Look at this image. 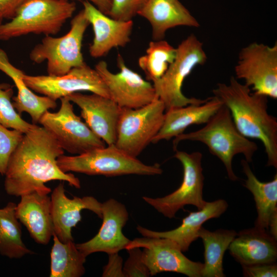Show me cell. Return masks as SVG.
<instances>
[{"label": "cell", "instance_id": "obj_1", "mask_svg": "<svg viewBox=\"0 0 277 277\" xmlns=\"http://www.w3.org/2000/svg\"><path fill=\"white\" fill-rule=\"evenodd\" d=\"M64 150L55 137L43 126L34 124L23 137L11 154L4 175L6 193L16 197L37 192L48 194L50 188L45 183L63 181L79 189V179L62 171L57 158Z\"/></svg>", "mask_w": 277, "mask_h": 277}, {"label": "cell", "instance_id": "obj_2", "mask_svg": "<svg viewBox=\"0 0 277 277\" xmlns=\"http://www.w3.org/2000/svg\"><path fill=\"white\" fill-rule=\"evenodd\" d=\"M214 96L226 106L239 131L260 140L267 157V166L277 168V120L268 111V97L254 92L231 76L228 84L219 83Z\"/></svg>", "mask_w": 277, "mask_h": 277}, {"label": "cell", "instance_id": "obj_3", "mask_svg": "<svg viewBox=\"0 0 277 277\" xmlns=\"http://www.w3.org/2000/svg\"><path fill=\"white\" fill-rule=\"evenodd\" d=\"M186 140L200 142L205 144L210 152L222 162L228 177L232 181L239 180L232 166L234 156L242 154L245 159L250 163L258 149L256 143L239 131L228 108L223 104L204 127L174 137V150H176L180 142Z\"/></svg>", "mask_w": 277, "mask_h": 277}, {"label": "cell", "instance_id": "obj_4", "mask_svg": "<svg viewBox=\"0 0 277 277\" xmlns=\"http://www.w3.org/2000/svg\"><path fill=\"white\" fill-rule=\"evenodd\" d=\"M65 173L74 172L90 175L116 176L127 174L154 175L163 172L160 165H146L130 156L115 144L72 156L62 155L57 159Z\"/></svg>", "mask_w": 277, "mask_h": 277}, {"label": "cell", "instance_id": "obj_5", "mask_svg": "<svg viewBox=\"0 0 277 277\" xmlns=\"http://www.w3.org/2000/svg\"><path fill=\"white\" fill-rule=\"evenodd\" d=\"M76 9L66 0H27L9 22L0 25V40L7 41L30 33H57Z\"/></svg>", "mask_w": 277, "mask_h": 277}, {"label": "cell", "instance_id": "obj_6", "mask_svg": "<svg viewBox=\"0 0 277 277\" xmlns=\"http://www.w3.org/2000/svg\"><path fill=\"white\" fill-rule=\"evenodd\" d=\"M90 25L83 10L71 21L68 32L61 37L45 36L29 53L31 61L41 64L47 61L48 75L61 76L73 68L84 65L82 52L85 32Z\"/></svg>", "mask_w": 277, "mask_h": 277}, {"label": "cell", "instance_id": "obj_7", "mask_svg": "<svg viewBox=\"0 0 277 277\" xmlns=\"http://www.w3.org/2000/svg\"><path fill=\"white\" fill-rule=\"evenodd\" d=\"M207 60L203 44L194 34H190L179 45L174 61L164 75L152 84L157 96L164 104L166 111L206 102V99L186 96L182 88L185 78L193 69L205 64Z\"/></svg>", "mask_w": 277, "mask_h": 277}, {"label": "cell", "instance_id": "obj_8", "mask_svg": "<svg viewBox=\"0 0 277 277\" xmlns=\"http://www.w3.org/2000/svg\"><path fill=\"white\" fill-rule=\"evenodd\" d=\"M165 111L164 104L159 97L137 109L122 108L115 145L136 158L160 130Z\"/></svg>", "mask_w": 277, "mask_h": 277}, {"label": "cell", "instance_id": "obj_9", "mask_svg": "<svg viewBox=\"0 0 277 277\" xmlns=\"http://www.w3.org/2000/svg\"><path fill=\"white\" fill-rule=\"evenodd\" d=\"M174 157L182 164L183 177L180 187L163 197L143 199L159 212L169 219L175 217L177 212L188 205L202 209L206 203L203 199L204 176L202 166V154L199 151L191 153L175 150Z\"/></svg>", "mask_w": 277, "mask_h": 277}, {"label": "cell", "instance_id": "obj_10", "mask_svg": "<svg viewBox=\"0 0 277 277\" xmlns=\"http://www.w3.org/2000/svg\"><path fill=\"white\" fill-rule=\"evenodd\" d=\"M60 100L59 110L46 111L38 123L55 137L63 149L79 155L105 147V143L75 114L70 100L67 97Z\"/></svg>", "mask_w": 277, "mask_h": 277}, {"label": "cell", "instance_id": "obj_11", "mask_svg": "<svg viewBox=\"0 0 277 277\" xmlns=\"http://www.w3.org/2000/svg\"><path fill=\"white\" fill-rule=\"evenodd\" d=\"M236 79L244 80L253 92L277 98V44L254 42L243 48L234 67Z\"/></svg>", "mask_w": 277, "mask_h": 277}, {"label": "cell", "instance_id": "obj_12", "mask_svg": "<svg viewBox=\"0 0 277 277\" xmlns=\"http://www.w3.org/2000/svg\"><path fill=\"white\" fill-rule=\"evenodd\" d=\"M23 79L31 90L55 101L84 91L109 97L108 89L101 76L86 63L63 75H29L25 73Z\"/></svg>", "mask_w": 277, "mask_h": 277}, {"label": "cell", "instance_id": "obj_13", "mask_svg": "<svg viewBox=\"0 0 277 277\" xmlns=\"http://www.w3.org/2000/svg\"><path fill=\"white\" fill-rule=\"evenodd\" d=\"M117 64L120 71L116 73L111 72L104 61L98 62L94 69L106 84L109 97L121 108L137 109L158 97L153 84L129 69L120 54Z\"/></svg>", "mask_w": 277, "mask_h": 277}, {"label": "cell", "instance_id": "obj_14", "mask_svg": "<svg viewBox=\"0 0 277 277\" xmlns=\"http://www.w3.org/2000/svg\"><path fill=\"white\" fill-rule=\"evenodd\" d=\"M143 248L142 258L150 276L174 272L189 277H202L204 263L187 258L178 245L167 238L143 236L131 240L126 249Z\"/></svg>", "mask_w": 277, "mask_h": 277}, {"label": "cell", "instance_id": "obj_15", "mask_svg": "<svg viewBox=\"0 0 277 277\" xmlns=\"http://www.w3.org/2000/svg\"><path fill=\"white\" fill-rule=\"evenodd\" d=\"M101 211L103 223L98 233L90 240L76 244L86 256L97 252L118 253L126 249L131 241L122 232L129 219L126 206L110 199L102 203Z\"/></svg>", "mask_w": 277, "mask_h": 277}, {"label": "cell", "instance_id": "obj_16", "mask_svg": "<svg viewBox=\"0 0 277 277\" xmlns=\"http://www.w3.org/2000/svg\"><path fill=\"white\" fill-rule=\"evenodd\" d=\"M66 97L80 107L85 123L98 137L107 145L115 144L122 108L110 97L95 93L77 92Z\"/></svg>", "mask_w": 277, "mask_h": 277}, {"label": "cell", "instance_id": "obj_17", "mask_svg": "<svg viewBox=\"0 0 277 277\" xmlns=\"http://www.w3.org/2000/svg\"><path fill=\"white\" fill-rule=\"evenodd\" d=\"M83 11L92 25L94 37L89 46L90 56L99 58L106 55L112 49L124 47L130 41L132 20L120 21L111 18L99 10L87 0L83 2Z\"/></svg>", "mask_w": 277, "mask_h": 277}, {"label": "cell", "instance_id": "obj_18", "mask_svg": "<svg viewBox=\"0 0 277 277\" xmlns=\"http://www.w3.org/2000/svg\"><path fill=\"white\" fill-rule=\"evenodd\" d=\"M50 198L54 234L62 242L73 241L72 229L81 221L82 210H89L102 218L101 203L90 196L68 198L62 183L53 189Z\"/></svg>", "mask_w": 277, "mask_h": 277}, {"label": "cell", "instance_id": "obj_19", "mask_svg": "<svg viewBox=\"0 0 277 277\" xmlns=\"http://www.w3.org/2000/svg\"><path fill=\"white\" fill-rule=\"evenodd\" d=\"M276 240L268 230L254 227L237 233L228 249L241 265L275 263Z\"/></svg>", "mask_w": 277, "mask_h": 277}, {"label": "cell", "instance_id": "obj_20", "mask_svg": "<svg viewBox=\"0 0 277 277\" xmlns=\"http://www.w3.org/2000/svg\"><path fill=\"white\" fill-rule=\"evenodd\" d=\"M15 213L36 243L48 244L54 234L51 198L48 194L33 192L22 195Z\"/></svg>", "mask_w": 277, "mask_h": 277}, {"label": "cell", "instance_id": "obj_21", "mask_svg": "<svg viewBox=\"0 0 277 277\" xmlns=\"http://www.w3.org/2000/svg\"><path fill=\"white\" fill-rule=\"evenodd\" d=\"M227 202L223 199L206 202L204 207L197 211L191 212L185 217L176 228L166 231H153L138 225L137 231L143 236L167 238L174 242L182 252L188 250L192 242L199 238L198 232L207 221L219 217L227 210Z\"/></svg>", "mask_w": 277, "mask_h": 277}, {"label": "cell", "instance_id": "obj_22", "mask_svg": "<svg viewBox=\"0 0 277 277\" xmlns=\"http://www.w3.org/2000/svg\"><path fill=\"white\" fill-rule=\"evenodd\" d=\"M137 15L151 25L154 41L163 39L171 28L200 26L197 19L179 0H148Z\"/></svg>", "mask_w": 277, "mask_h": 277}, {"label": "cell", "instance_id": "obj_23", "mask_svg": "<svg viewBox=\"0 0 277 277\" xmlns=\"http://www.w3.org/2000/svg\"><path fill=\"white\" fill-rule=\"evenodd\" d=\"M222 105V102L213 96L201 104H190L166 110L162 126L152 143L170 140L183 133L192 125L206 124Z\"/></svg>", "mask_w": 277, "mask_h": 277}, {"label": "cell", "instance_id": "obj_24", "mask_svg": "<svg viewBox=\"0 0 277 277\" xmlns=\"http://www.w3.org/2000/svg\"><path fill=\"white\" fill-rule=\"evenodd\" d=\"M0 70L12 80L17 90V95L12 98L16 111L19 115L23 112L29 114L32 124L38 123L46 111L56 107V101L46 96L37 95L27 87L23 79L25 73L10 63L7 54L1 48Z\"/></svg>", "mask_w": 277, "mask_h": 277}, {"label": "cell", "instance_id": "obj_25", "mask_svg": "<svg viewBox=\"0 0 277 277\" xmlns=\"http://www.w3.org/2000/svg\"><path fill=\"white\" fill-rule=\"evenodd\" d=\"M241 165L246 176L243 185L251 192L255 203L258 216L254 227L268 230L270 219L277 211V174L272 181L262 182L256 177L245 159L241 160Z\"/></svg>", "mask_w": 277, "mask_h": 277}, {"label": "cell", "instance_id": "obj_26", "mask_svg": "<svg viewBox=\"0 0 277 277\" xmlns=\"http://www.w3.org/2000/svg\"><path fill=\"white\" fill-rule=\"evenodd\" d=\"M237 233L234 230L217 229L209 231L202 227L198 232L199 238L204 247V263L202 277H224L223 260Z\"/></svg>", "mask_w": 277, "mask_h": 277}, {"label": "cell", "instance_id": "obj_27", "mask_svg": "<svg viewBox=\"0 0 277 277\" xmlns=\"http://www.w3.org/2000/svg\"><path fill=\"white\" fill-rule=\"evenodd\" d=\"M50 253V277H80L85 273L86 256L73 241L63 243L53 235Z\"/></svg>", "mask_w": 277, "mask_h": 277}, {"label": "cell", "instance_id": "obj_28", "mask_svg": "<svg viewBox=\"0 0 277 277\" xmlns=\"http://www.w3.org/2000/svg\"><path fill=\"white\" fill-rule=\"evenodd\" d=\"M16 204L9 202L0 209V254L20 259L32 251L22 240L21 226L15 213Z\"/></svg>", "mask_w": 277, "mask_h": 277}, {"label": "cell", "instance_id": "obj_29", "mask_svg": "<svg viewBox=\"0 0 277 277\" xmlns=\"http://www.w3.org/2000/svg\"><path fill=\"white\" fill-rule=\"evenodd\" d=\"M176 48L164 40L153 41L149 43L146 54L138 60L140 67L152 83L160 80L174 61Z\"/></svg>", "mask_w": 277, "mask_h": 277}, {"label": "cell", "instance_id": "obj_30", "mask_svg": "<svg viewBox=\"0 0 277 277\" xmlns=\"http://www.w3.org/2000/svg\"><path fill=\"white\" fill-rule=\"evenodd\" d=\"M13 86L7 83L0 84V124L7 128L22 131L24 133L34 125L23 120L14 108L11 99Z\"/></svg>", "mask_w": 277, "mask_h": 277}, {"label": "cell", "instance_id": "obj_31", "mask_svg": "<svg viewBox=\"0 0 277 277\" xmlns=\"http://www.w3.org/2000/svg\"><path fill=\"white\" fill-rule=\"evenodd\" d=\"M24 134L16 129L9 130L0 124V175H5L9 159Z\"/></svg>", "mask_w": 277, "mask_h": 277}, {"label": "cell", "instance_id": "obj_32", "mask_svg": "<svg viewBox=\"0 0 277 277\" xmlns=\"http://www.w3.org/2000/svg\"><path fill=\"white\" fill-rule=\"evenodd\" d=\"M112 7L108 15L120 21H130L137 15L148 0H112Z\"/></svg>", "mask_w": 277, "mask_h": 277}, {"label": "cell", "instance_id": "obj_33", "mask_svg": "<svg viewBox=\"0 0 277 277\" xmlns=\"http://www.w3.org/2000/svg\"><path fill=\"white\" fill-rule=\"evenodd\" d=\"M129 256L123 268L124 277L149 276V271L143 262L141 248L134 247L126 249Z\"/></svg>", "mask_w": 277, "mask_h": 277}, {"label": "cell", "instance_id": "obj_34", "mask_svg": "<svg viewBox=\"0 0 277 277\" xmlns=\"http://www.w3.org/2000/svg\"><path fill=\"white\" fill-rule=\"evenodd\" d=\"M241 266L243 276L245 277L277 276V265L276 262Z\"/></svg>", "mask_w": 277, "mask_h": 277}, {"label": "cell", "instance_id": "obj_35", "mask_svg": "<svg viewBox=\"0 0 277 277\" xmlns=\"http://www.w3.org/2000/svg\"><path fill=\"white\" fill-rule=\"evenodd\" d=\"M107 264L104 266L102 276H124L123 259L118 253L108 254Z\"/></svg>", "mask_w": 277, "mask_h": 277}, {"label": "cell", "instance_id": "obj_36", "mask_svg": "<svg viewBox=\"0 0 277 277\" xmlns=\"http://www.w3.org/2000/svg\"><path fill=\"white\" fill-rule=\"evenodd\" d=\"M27 0H0V13L4 18L12 19Z\"/></svg>", "mask_w": 277, "mask_h": 277}, {"label": "cell", "instance_id": "obj_37", "mask_svg": "<svg viewBox=\"0 0 277 277\" xmlns=\"http://www.w3.org/2000/svg\"><path fill=\"white\" fill-rule=\"evenodd\" d=\"M69 1H81V0H66ZM92 4L95 7L105 14L108 15L110 11L112 1V0H87Z\"/></svg>", "mask_w": 277, "mask_h": 277}, {"label": "cell", "instance_id": "obj_38", "mask_svg": "<svg viewBox=\"0 0 277 277\" xmlns=\"http://www.w3.org/2000/svg\"><path fill=\"white\" fill-rule=\"evenodd\" d=\"M268 231L277 240V211L275 212L270 219L268 224Z\"/></svg>", "mask_w": 277, "mask_h": 277}, {"label": "cell", "instance_id": "obj_39", "mask_svg": "<svg viewBox=\"0 0 277 277\" xmlns=\"http://www.w3.org/2000/svg\"><path fill=\"white\" fill-rule=\"evenodd\" d=\"M3 19H4V18H3V16H2V14L0 13V25H1V24H2Z\"/></svg>", "mask_w": 277, "mask_h": 277}]
</instances>
